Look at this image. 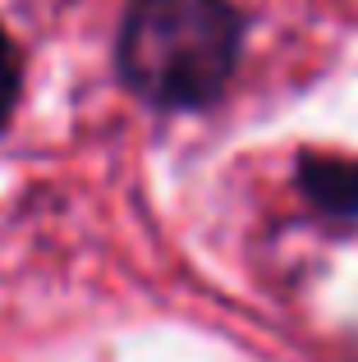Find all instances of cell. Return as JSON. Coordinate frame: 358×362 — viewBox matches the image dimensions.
<instances>
[{"instance_id": "1", "label": "cell", "mask_w": 358, "mask_h": 362, "mask_svg": "<svg viewBox=\"0 0 358 362\" xmlns=\"http://www.w3.org/2000/svg\"><path fill=\"white\" fill-rule=\"evenodd\" d=\"M248 18L234 0H129L115 33V74L143 106L193 115L225 97Z\"/></svg>"}, {"instance_id": "2", "label": "cell", "mask_w": 358, "mask_h": 362, "mask_svg": "<svg viewBox=\"0 0 358 362\" xmlns=\"http://www.w3.org/2000/svg\"><path fill=\"white\" fill-rule=\"evenodd\" d=\"M294 184L317 216H326V221H358V156L304 151L294 165Z\"/></svg>"}, {"instance_id": "3", "label": "cell", "mask_w": 358, "mask_h": 362, "mask_svg": "<svg viewBox=\"0 0 358 362\" xmlns=\"http://www.w3.org/2000/svg\"><path fill=\"white\" fill-rule=\"evenodd\" d=\"M18 92H23V55H18L14 37L5 33V23H0V129L14 115Z\"/></svg>"}]
</instances>
